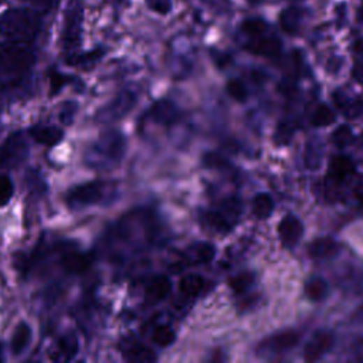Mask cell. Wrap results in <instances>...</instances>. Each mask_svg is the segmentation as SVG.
<instances>
[{"instance_id": "6da1fadb", "label": "cell", "mask_w": 363, "mask_h": 363, "mask_svg": "<svg viewBox=\"0 0 363 363\" xmlns=\"http://www.w3.org/2000/svg\"><path fill=\"white\" fill-rule=\"evenodd\" d=\"M126 140L117 131L110 129L89 147L85 154V162L89 168H112L121 162L125 155Z\"/></svg>"}, {"instance_id": "7a4b0ae2", "label": "cell", "mask_w": 363, "mask_h": 363, "mask_svg": "<svg viewBox=\"0 0 363 363\" xmlns=\"http://www.w3.org/2000/svg\"><path fill=\"white\" fill-rule=\"evenodd\" d=\"M41 19L27 9H10L0 17V34L15 43H29L41 30Z\"/></svg>"}, {"instance_id": "3957f363", "label": "cell", "mask_w": 363, "mask_h": 363, "mask_svg": "<svg viewBox=\"0 0 363 363\" xmlns=\"http://www.w3.org/2000/svg\"><path fill=\"white\" fill-rule=\"evenodd\" d=\"M33 52L20 43H0V81L12 82L24 77L34 66Z\"/></svg>"}, {"instance_id": "277c9868", "label": "cell", "mask_w": 363, "mask_h": 363, "mask_svg": "<svg viewBox=\"0 0 363 363\" xmlns=\"http://www.w3.org/2000/svg\"><path fill=\"white\" fill-rule=\"evenodd\" d=\"M117 189L105 180H91L71 188L66 195V205L71 210H81L114 199Z\"/></svg>"}, {"instance_id": "5b68a950", "label": "cell", "mask_w": 363, "mask_h": 363, "mask_svg": "<svg viewBox=\"0 0 363 363\" xmlns=\"http://www.w3.org/2000/svg\"><path fill=\"white\" fill-rule=\"evenodd\" d=\"M82 38V5L80 0H70L66 13H64V24H63V49L66 53L74 54L77 53L81 45Z\"/></svg>"}, {"instance_id": "8992f818", "label": "cell", "mask_w": 363, "mask_h": 363, "mask_svg": "<svg viewBox=\"0 0 363 363\" xmlns=\"http://www.w3.org/2000/svg\"><path fill=\"white\" fill-rule=\"evenodd\" d=\"M136 103V96L132 91H124L118 97H115L108 105L101 108L97 114V119L100 122H115L126 115Z\"/></svg>"}, {"instance_id": "52a82bcc", "label": "cell", "mask_w": 363, "mask_h": 363, "mask_svg": "<svg viewBox=\"0 0 363 363\" xmlns=\"http://www.w3.org/2000/svg\"><path fill=\"white\" fill-rule=\"evenodd\" d=\"M59 267L68 276H78L85 272L91 264H93V257L87 253L77 251L74 249H68L66 246L64 250H60L57 258Z\"/></svg>"}, {"instance_id": "ba28073f", "label": "cell", "mask_w": 363, "mask_h": 363, "mask_svg": "<svg viewBox=\"0 0 363 363\" xmlns=\"http://www.w3.org/2000/svg\"><path fill=\"white\" fill-rule=\"evenodd\" d=\"M29 154V145L20 135H12L6 144L0 148V165L2 168H16Z\"/></svg>"}, {"instance_id": "9c48e42d", "label": "cell", "mask_w": 363, "mask_h": 363, "mask_svg": "<svg viewBox=\"0 0 363 363\" xmlns=\"http://www.w3.org/2000/svg\"><path fill=\"white\" fill-rule=\"evenodd\" d=\"M301 335L297 331H283L265 338L257 348L258 353H283L298 345Z\"/></svg>"}, {"instance_id": "30bf717a", "label": "cell", "mask_w": 363, "mask_h": 363, "mask_svg": "<svg viewBox=\"0 0 363 363\" xmlns=\"http://www.w3.org/2000/svg\"><path fill=\"white\" fill-rule=\"evenodd\" d=\"M335 343V336L329 331H316L304 348V357L306 360H316L327 355Z\"/></svg>"}, {"instance_id": "8fae6325", "label": "cell", "mask_w": 363, "mask_h": 363, "mask_svg": "<svg viewBox=\"0 0 363 363\" xmlns=\"http://www.w3.org/2000/svg\"><path fill=\"white\" fill-rule=\"evenodd\" d=\"M283 43L277 37H253L250 43L246 44V50L255 56L276 57L281 53Z\"/></svg>"}, {"instance_id": "7c38bea8", "label": "cell", "mask_w": 363, "mask_h": 363, "mask_svg": "<svg viewBox=\"0 0 363 363\" xmlns=\"http://www.w3.org/2000/svg\"><path fill=\"white\" fill-rule=\"evenodd\" d=\"M30 136L38 145L53 148L63 141L64 132L54 125H36L30 129Z\"/></svg>"}, {"instance_id": "4fadbf2b", "label": "cell", "mask_w": 363, "mask_h": 363, "mask_svg": "<svg viewBox=\"0 0 363 363\" xmlns=\"http://www.w3.org/2000/svg\"><path fill=\"white\" fill-rule=\"evenodd\" d=\"M304 233V227L299 218L292 214H287L279 224V235L284 246H295Z\"/></svg>"}, {"instance_id": "5bb4252c", "label": "cell", "mask_w": 363, "mask_h": 363, "mask_svg": "<svg viewBox=\"0 0 363 363\" xmlns=\"http://www.w3.org/2000/svg\"><path fill=\"white\" fill-rule=\"evenodd\" d=\"M329 177L334 184L339 185L348 180L355 173V165L352 159L346 155H336L329 161Z\"/></svg>"}, {"instance_id": "9a60e30c", "label": "cell", "mask_w": 363, "mask_h": 363, "mask_svg": "<svg viewBox=\"0 0 363 363\" xmlns=\"http://www.w3.org/2000/svg\"><path fill=\"white\" fill-rule=\"evenodd\" d=\"M177 115H179V111H177L176 105L166 100L155 103L151 107V110L148 111V117L151 118V121H154L155 124L163 125V126H169V125L175 124L177 119Z\"/></svg>"}, {"instance_id": "2e32d148", "label": "cell", "mask_w": 363, "mask_h": 363, "mask_svg": "<svg viewBox=\"0 0 363 363\" xmlns=\"http://www.w3.org/2000/svg\"><path fill=\"white\" fill-rule=\"evenodd\" d=\"M172 292V283L166 276L154 277L145 290V295L151 302L165 301Z\"/></svg>"}, {"instance_id": "e0dca14e", "label": "cell", "mask_w": 363, "mask_h": 363, "mask_svg": "<svg viewBox=\"0 0 363 363\" xmlns=\"http://www.w3.org/2000/svg\"><path fill=\"white\" fill-rule=\"evenodd\" d=\"M339 253V244L329 237H321L312 242L308 247L309 257L315 260H325L336 255Z\"/></svg>"}, {"instance_id": "ac0fdd59", "label": "cell", "mask_w": 363, "mask_h": 363, "mask_svg": "<svg viewBox=\"0 0 363 363\" xmlns=\"http://www.w3.org/2000/svg\"><path fill=\"white\" fill-rule=\"evenodd\" d=\"M31 336H33V331L31 327L26 323V321H20L12 335V341H10V350L15 356H19L22 353L26 352V349L29 348L30 342H31Z\"/></svg>"}, {"instance_id": "d6986e66", "label": "cell", "mask_w": 363, "mask_h": 363, "mask_svg": "<svg viewBox=\"0 0 363 363\" xmlns=\"http://www.w3.org/2000/svg\"><path fill=\"white\" fill-rule=\"evenodd\" d=\"M334 101L336 103L338 108L343 112V115L348 118H356L363 111V103L359 98L349 97L348 94L342 93V91H335Z\"/></svg>"}, {"instance_id": "ffe728a7", "label": "cell", "mask_w": 363, "mask_h": 363, "mask_svg": "<svg viewBox=\"0 0 363 363\" xmlns=\"http://www.w3.org/2000/svg\"><path fill=\"white\" fill-rule=\"evenodd\" d=\"M124 356L129 362H154L156 355L142 343L133 342L124 348Z\"/></svg>"}, {"instance_id": "44dd1931", "label": "cell", "mask_w": 363, "mask_h": 363, "mask_svg": "<svg viewBox=\"0 0 363 363\" xmlns=\"http://www.w3.org/2000/svg\"><path fill=\"white\" fill-rule=\"evenodd\" d=\"M302 22V10L299 8H287L280 16L281 29L288 34H295Z\"/></svg>"}, {"instance_id": "7402d4cb", "label": "cell", "mask_w": 363, "mask_h": 363, "mask_svg": "<svg viewBox=\"0 0 363 363\" xmlns=\"http://www.w3.org/2000/svg\"><path fill=\"white\" fill-rule=\"evenodd\" d=\"M78 352V339L73 332L66 334L59 339L57 357L59 360H71Z\"/></svg>"}, {"instance_id": "603a6c76", "label": "cell", "mask_w": 363, "mask_h": 363, "mask_svg": "<svg viewBox=\"0 0 363 363\" xmlns=\"http://www.w3.org/2000/svg\"><path fill=\"white\" fill-rule=\"evenodd\" d=\"M274 212V200L268 193H258L253 200V213L257 218H268Z\"/></svg>"}, {"instance_id": "cb8c5ba5", "label": "cell", "mask_w": 363, "mask_h": 363, "mask_svg": "<svg viewBox=\"0 0 363 363\" xmlns=\"http://www.w3.org/2000/svg\"><path fill=\"white\" fill-rule=\"evenodd\" d=\"M242 202L237 198H227L221 202V206L217 212L232 225H235L242 214Z\"/></svg>"}, {"instance_id": "d4e9b609", "label": "cell", "mask_w": 363, "mask_h": 363, "mask_svg": "<svg viewBox=\"0 0 363 363\" xmlns=\"http://www.w3.org/2000/svg\"><path fill=\"white\" fill-rule=\"evenodd\" d=\"M328 294V284L321 277H313L305 284V295L313 301L320 302L323 301Z\"/></svg>"}, {"instance_id": "484cf974", "label": "cell", "mask_w": 363, "mask_h": 363, "mask_svg": "<svg viewBox=\"0 0 363 363\" xmlns=\"http://www.w3.org/2000/svg\"><path fill=\"white\" fill-rule=\"evenodd\" d=\"M104 53L105 52L103 49H97L93 52H88V53H74V54L68 56L67 64L74 66V67H89V66L96 64L98 60H101Z\"/></svg>"}, {"instance_id": "4316f807", "label": "cell", "mask_w": 363, "mask_h": 363, "mask_svg": "<svg viewBox=\"0 0 363 363\" xmlns=\"http://www.w3.org/2000/svg\"><path fill=\"white\" fill-rule=\"evenodd\" d=\"M203 287H205V280L198 274H188L179 281L180 292L188 297L198 295L203 290Z\"/></svg>"}, {"instance_id": "83f0119b", "label": "cell", "mask_w": 363, "mask_h": 363, "mask_svg": "<svg viewBox=\"0 0 363 363\" xmlns=\"http://www.w3.org/2000/svg\"><path fill=\"white\" fill-rule=\"evenodd\" d=\"M335 119H336V115H335L334 110L325 104H321V105H318L316 110L313 111L311 122L316 128H323V126L332 125L335 122Z\"/></svg>"}, {"instance_id": "f1b7e54d", "label": "cell", "mask_w": 363, "mask_h": 363, "mask_svg": "<svg viewBox=\"0 0 363 363\" xmlns=\"http://www.w3.org/2000/svg\"><path fill=\"white\" fill-rule=\"evenodd\" d=\"M254 280H255V277H254L253 272H240V274L233 276L229 280V287L235 294L242 295L253 287Z\"/></svg>"}, {"instance_id": "f546056e", "label": "cell", "mask_w": 363, "mask_h": 363, "mask_svg": "<svg viewBox=\"0 0 363 363\" xmlns=\"http://www.w3.org/2000/svg\"><path fill=\"white\" fill-rule=\"evenodd\" d=\"M192 254L196 262L199 264H207L212 262L216 255V249L210 243H198L192 247Z\"/></svg>"}, {"instance_id": "4dcf8cb0", "label": "cell", "mask_w": 363, "mask_h": 363, "mask_svg": "<svg viewBox=\"0 0 363 363\" xmlns=\"http://www.w3.org/2000/svg\"><path fill=\"white\" fill-rule=\"evenodd\" d=\"M176 339V335H175V331L170 328V327H166V325H159L154 329V334H152V341L161 346V348H168L170 345H173Z\"/></svg>"}, {"instance_id": "1f68e13d", "label": "cell", "mask_w": 363, "mask_h": 363, "mask_svg": "<svg viewBox=\"0 0 363 363\" xmlns=\"http://www.w3.org/2000/svg\"><path fill=\"white\" fill-rule=\"evenodd\" d=\"M15 195V184L9 175L0 173V206H6Z\"/></svg>"}, {"instance_id": "d6a6232c", "label": "cell", "mask_w": 363, "mask_h": 363, "mask_svg": "<svg viewBox=\"0 0 363 363\" xmlns=\"http://www.w3.org/2000/svg\"><path fill=\"white\" fill-rule=\"evenodd\" d=\"M268 29V24L262 19H247L242 23V31L250 37H260Z\"/></svg>"}, {"instance_id": "836d02e7", "label": "cell", "mask_w": 363, "mask_h": 363, "mask_svg": "<svg viewBox=\"0 0 363 363\" xmlns=\"http://www.w3.org/2000/svg\"><path fill=\"white\" fill-rule=\"evenodd\" d=\"M353 141V132L349 125H339L332 133V142L338 148H345Z\"/></svg>"}, {"instance_id": "e575fe53", "label": "cell", "mask_w": 363, "mask_h": 363, "mask_svg": "<svg viewBox=\"0 0 363 363\" xmlns=\"http://www.w3.org/2000/svg\"><path fill=\"white\" fill-rule=\"evenodd\" d=\"M207 221H209V225L212 227V229L216 230L217 233L225 235L233 229V225L229 221H227L218 212L207 213Z\"/></svg>"}, {"instance_id": "d590c367", "label": "cell", "mask_w": 363, "mask_h": 363, "mask_svg": "<svg viewBox=\"0 0 363 363\" xmlns=\"http://www.w3.org/2000/svg\"><path fill=\"white\" fill-rule=\"evenodd\" d=\"M294 135V125L290 121H283L276 129V144L280 147L288 145Z\"/></svg>"}, {"instance_id": "8d00e7d4", "label": "cell", "mask_w": 363, "mask_h": 363, "mask_svg": "<svg viewBox=\"0 0 363 363\" xmlns=\"http://www.w3.org/2000/svg\"><path fill=\"white\" fill-rule=\"evenodd\" d=\"M225 89H227V94L239 103H244L249 97L247 88L240 80H230L229 82H227Z\"/></svg>"}, {"instance_id": "74e56055", "label": "cell", "mask_w": 363, "mask_h": 363, "mask_svg": "<svg viewBox=\"0 0 363 363\" xmlns=\"http://www.w3.org/2000/svg\"><path fill=\"white\" fill-rule=\"evenodd\" d=\"M71 82H73V78L70 75H66L59 71H53L50 74V94L52 96L59 94L64 87L70 85Z\"/></svg>"}, {"instance_id": "f35d334b", "label": "cell", "mask_w": 363, "mask_h": 363, "mask_svg": "<svg viewBox=\"0 0 363 363\" xmlns=\"http://www.w3.org/2000/svg\"><path fill=\"white\" fill-rule=\"evenodd\" d=\"M203 163L209 169H225L229 168V162H227L220 154L216 152H209L203 156Z\"/></svg>"}, {"instance_id": "ab89813d", "label": "cell", "mask_w": 363, "mask_h": 363, "mask_svg": "<svg viewBox=\"0 0 363 363\" xmlns=\"http://www.w3.org/2000/svg\"><path fill=\"white\" fill-rule=\"evenodd\" d=\"M321 162V152L318 147H308L305 155V163L308 168H318Z\"/></svg>"}, {"instance_id": "60d3db41", "label": "cell", "mask_w": 363, "mask_h": 363, "mask_svg": "<svg viewBox=\"0 0 363 363\" xmlns=\"http://www.w3.org/2000/svg\"><path fill=\"white\" fill-rule=\"evenodd\" d=\"M147 3L151 10H154L159 15H168L172 9L170 0H147Z\"/></svg>"}, {"instance_id": "b9f144b4", "label": "cell", "mask_w": 363, "mask_h": 363, "mask_svg": "<svg viewBox=\"0 0 363 363\" xmlns=\"http://www.w3.org/2000/svg\"><path fill=\"white\" fill-rule=\"evenodd\" d=\"M75 111H77V107H75V104H71V103L66 104V107H64V110L61 111V115H60L61 121H63L64 124H71V121H73V117H74Z\"/></svg>"}, {"instance_id": "7bdbcfd3", "label": "cell", "mask_w": 363, "mask_h": 363, "mask_svg": "<svg viewBox=\"0 0 363 363\" xmlns=\"http://www.w3.org/2000/svg\"><path fill=\"white\" fill-rule=\"evenodd\" d=\"M352 355L356 360L363 362V338H359L352 345Z\"/></svg>"}, {"instance_id": "ee69618b", "label": "cell", "mask_w": 363, "mask_h": 363, "mask_svg": "<svg viewBox=\"0 0 363 363\" xmlns=\"http://www.w3.org/2000/svg\"><path fill=\"white\" fill-rule=\"evenodd\" d=\"M23 2L30 3V5L40 8V9H50L54 5L56 0H23Z\"/></svg>"}, {"instance_id": "f6af8a7d", "label": "cell", "mask_w": 363, "mask_h": 363, "mask_svg": "<svg viewBox=\"0 0 363 363\" xmlns=\"http://www.w3.org/2000/svg\"><path fill=\"white\" fill-rule=\"evenodd\" d=\"M352 75H353V78H355L357 82L363 84V61L357 63V64L353 67Z\"/></svg>"}, {"instance_id": "bcb514c9", "label": "cell", "mask_w": 363, "mask_h": 363, "mask_svg": "<svg viewBox=\"0 0 363 363\" xmlns=\"http://www.w3.org/2000/svg\"><path fill=\"white\" fill-rule=\"evenodd\" d=\"M353 50H355V53H357V54H363V37L359 38V40L353 44Z\"/></svg>"}, {"instance_id": "7dc6e473", "label": "cell", "mask_w": 363, "mask_h": 363, "mask_svg": "<svg viewBox=\"0 0 363 363\" xmlns=\"http://www.w3.org/2000/svg\"><path fill=\"white\" fill-rule=\"evenodd\" d=\"M355 316H357L356 320H359V321H363V305L359 308V311L356 312V315Z\"/></svg>"}, {"instance_id": "c3c4849f", "label": "cell", "mask_w": 363, "mask_h": 363, "mask_svg": "<svg viewBox=\"0 0 363 363\" xmlns=\"http://www.w3.org/2000/svg\"><path fill=\"white\" fill-rule=\"evenodd\" d=\"M357 202H359V207H360L362 212H363V191L357 195Z\"/></svg>"}, {"instance_id": "681fc988", "label": "cell", "mask_w": 363, "mask_h": 363, "mask_svg": "<svg viewBox=\"0 0 363 363\" xmlns=\"http://www.w3.org/2000/svg\"><path fill=\"white\" fill-rule=\"evenodd\" d=\"M357 20L363 24V6L359 9V13H357Z\"/></svg>"}, {"instance_id": "f907efd6", "label": "cell", "mask_w": 363, "mask_h": 363, "mask_svg": "<svg viewBox=\"0 0 363 363\" xmlns=\"http://www.w3.org/2000/svg\"><path fill=\"white\" fill-rule=\"evenodd\" d=\"M249 3H251V5H258V3H261L262 0H247Z\"/></svg>"}, {"instance_id": "816d5d0a", "label": "cell", "mask_w": 363, "mask_h": 363, "mask_svg": "<svg viewBox=\"0 0 363 363\" xmlns=\"http://www.w3.org/2000/svg\"><path fill=\"white\" fill-rule=\"evenodd\" d=\"M0 360H3V346L0 345Z\"/></svg>"}]
</instances>
